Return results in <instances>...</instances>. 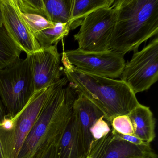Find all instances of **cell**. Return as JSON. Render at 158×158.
Listing matches in <instances>:
<instances>
[{
	"mask_svg": "<svg viewBox=\"0 0 158 158\" xmlns=\"http://www.w3.org/2000/svg\"><path fill=\"white\" fill-rule=\"evenodd\" d=\"M61 61L70 85L96 105L109 123L115 116L127 115L139 105L135 94L122 80L82 72L72 65L63 53Z\"/></svg>",
	"mask_w": 158,
	"mask_h": 158,
	"instance_id": "1",
	"label": "cell"
},
{
	"mask_svg": "<svg viewBox=\"0 0 158 158\" xmlns=\"http://www.w3.org/2000/svg\"><path fill=\"white\" fill-rule=\"evenodd\" d=\"M77 95L65 76L52 85L17 158H31L42 147L60 140L72 116Z\"/></svg>",
	"mask_w": 158,
	"mask_h": 158,
	"instance_id": "2",
	"label": "cell"
},
{
	"mask_svg": "<svg viewBox=\"0 0 158 158\" xmlns=\"http://www.w3.org/2000/svg\"><path fill=\"white\" fill-rule=\"evenodd\" d=\"M117 18L110 49L123 55L158 33V0H114Z\"/></svg>",
	"mask_w": 158,
	"mask_h": 158,
	"instance_id": "3",
	"label": "cell"
},
{
	"mask_svg": "<svg viewBox=\"0 0 158 158\" xmlns=\"http://www.w3.org/2000/svg\"><path fill=\"white\" fill-rule=\"evenodd\" d=\"M35 91L28 57L0 70V98L8 116L19 113Z\"/></svg>",
	"mask_w": 158,
	"mask_h": 158,
	"instance_id": "4",
	"label": "cell"
},
{
	"mask_svg": "<svg viewBox=\"0 0 158 158\" xmlns=\"http://www.w3.org/2000/svg\"><path fill=\"white\" fill-rule=\"evenodd\" d=\"M35 91L26 105L15 116L9 131L0 130V142L5 158H17L27 137L31 131L49 95L52 85Z\"/></svg>",
	"mask_w": 158,
	"mask_h": 158,
	"instance_id": "5",
	"label": "cell"
},
{
	"mask_svg": "<svg viewBox=\"0 0 158 158\" xmlns=\"http://www.w3.org/2000/svg\"><path fill=\"white\" fill-rule=\"evenodd\" d=\"M117 18V10L112 6L101 8L89 15L74 38L78 49L88 52L110 50V40Z\"/></svg>",
	"mask_w": 158,
	"mask_h": 158,
	"instance_id": "6",
	"label": "cell"
},
{
	"mask_svg": "<svg viewBox=\"0 0 158 158\" xmlns=\"http://www.w3.org/2000/svg\"><path fill=\"white\" fill-rule=\"evenodd\" d=\"M121 80L134 94L148 90L158 79V38L153 39L142 50L134 52L125 63Z\"/></svg>",
	"mask_w": 158,
	"mask_h": 158,
	"instance_id": "7",
	"label": "cell"
},
{
	"mask_svg": "<svg viewBox=\"0 0 158 158\" xmlns=\"http://www.w3.org/2000/svg\"><path fill=\"white\" fill-rule=\"evenodd\" d=\"M63 53L69 62L78 70L99 76L121 77L125 65L124 55L112 50L88 52L81 50L65 51Z\"/></svg>",
	"mask_w": 158,
	"mask_h": 158,
	"instance_id": "8",
	"label": "cell"
},
{
	"mask_svg": "<svg viewBox=\"0 0 158 158\" xmlns=\"http://www.w3.org/2000/svg\"><path fill=\"white\" fill-rule=\"evenodd\" d=\"M57 45L27 55L35 91L49 87L61 78L64 68L60 66V54L58 52Z\"/></svg>",
	"mask_w": 158,
	"mask_h": 158,
	"instance_id": "9",
	"label": "cell"
},
{
	"mask_svg": "<svg viewBox=\"0 0 158 158\" xmlns=\"http://www.w3.org/2000/svg\"><path fill=\"white\" fill-rule=\"evenodd\" d=\"M3 26L15 44L31 55L41 49L29 27L23 19L16 0H2Z\"/></svg>",
	"mask_w": 158,
	"mask_h": 158,
	"instance_id": "10",
	"label": "cell"
},
{
	"mask_svg": "<svg viewBox=\"0 0 158 158\" xmlns=\"http://www.w3.org/2000/svg\"><path fill=\"white\" fill-rule=\"evenodd\" d=\"M77 94L73 104V114L76 120L85 156L93 140L90 134V128L95 122L103 114L96 105L84 95L80 93Z\"/></svg>",
	"mask_w": 158,
	"mask_h": 158,
	"instance_id": "11",
	"label": "cell"
},
{
	"mask_svg": "<svg viewBox=\"0 0 158 158\" xmlns=\"http://www.w3.org/2000/svg\"><path fill=\"white\" fill-rule=\"evenodd\" d=\"M134 130V135L150 143L155 138L156 121L149 107L139 103L128 114Z\"/></svg>",
	"mask_w": 158,
	"mask_h": 158,
	"instance_id": "12",
	"label": "cell"
},
{
	"mask_svg": "<svg viewBox=\"0 0 158 158\" xmlns=\"http://www.w3.org/2000/svg\"><path fill=\"white\" fill-rule=\"evenodd\" d=\"M85 156L76 120L72 114L58 145L57 158H84Z\"/></svg>",
	"mask_w": 158,
	"mask_h": 158,
	"instance_id": "13",
	"label": "cell"
},
{
	"mask_svg": "<svg viewBox=\"0 0 158 158\" xmlns=\"http://www.w3.org/2000/svg\"><path fill=\"white\" fill-rule=\"evenodd\" d=\"M158 158L150 146H137L121 139H113L102 158Z\"/></svg>",
	"mask_w": 158,
	"mask_h": 158,
	"instance_id": "14",
	"label": "cell"
},
{
	"mask_svg": "<svg viewBox=\"0 0 158 158\" xmlns=\"http://www.w3.org/2000/svg\"><path fill=\"white\" fill-rule=\"evenodd\" d=\"M114 1V0H73L68 23L69 29L75 30L81 26L89 15L98 9L111 7Z\"/></svg>",
	"mask_w": 158,
	"mask_h": 158,
	"instance_id": "15",
	"label": "cell"
},
{
	"mask_svg": "<svg viewBox=\"0 0 158 158\" xmlns=\"http://www.w3.org/2000/svg\"><path fill=\"white\" fill-rule=\"evenodd\" d=\"M46 18L54 23H65L70 21L73 0H43Z\"/></svg>",
	"mask_w": 158,
	"mask_h": 158,
	"instance_id": "16",
	"label": "cell"
},
{
	"mask_svg": "<svg viewBox=\"0 0 158 158\" xmlns=\"http://www.w3.org/2000/svg\"><path fill=\"white\" fill-rule=\"evenodd\" d=\"M22 52L3 26L0 27V70L20 59Z\"/></svg>",
	"mask_w": 158,
	"mask_h": 158,
	"instance_id": "17",
	"label": "cell"
},
{
	"mask_svg": "<svg viewBox=\"0 0 158 158\" xmlns=\"http://www.w3.org/2000/svg\"><path fill=\"white\" fill-rule=\"evenodd\" d=\"M68 23H55L53 27L44 29L34 35L41 48L58 44L70 32Z\"/></svg>",
	"mask_w": 158,
	"mask_h": 158,
	"instance_id": "18",
	"label": "cell"
},
{
	"mask_svg": "<svg viewBox=\"0 0 158 158\" xmlns=\"http://www.w3.org/2000/svg\"><path fill=\"white\" fill-rule=\"evenodd\" d=\"M21 14L34 35L44 29L53 27L55 24L54 23L48 21L45 17L41 15L21 12Z\"/></svg>",
	"mask_w": 158,
	"mask_h": 158,
	"instance_id": "19",
	"label": "cell"
},
{
	"mask_svg": "<svg viewBox=\"0 0 158 158\" xmlns=\"http://www.w3.org/2000/svg\"><path fill=\"white\" fill-rule=\"evenodd\" d=\"M113 139L111 131L101 139L93 140L84 158H102L108 146Z\"/></svg>",
	"mask_w": 158,
	"mask_h": 158,
	"instance_id": "20",
	"label": "cell"
},
{
	"mask_svg": "<svg viewBox=\"0 0 158 158\" xmlns=\"http://www.w3.org/2000/svg\"><path fill=\"white\" fill-rule=\"evenodd\" d=\"M21 13L37 15L46 18L43 0H16Z\"/></svg>",
	"mask_w": 158,
	"mask_h": 158,
	"instance_id": "21",
	"label": "cell"
},
{
	"mask_svg": "<svg viewBox=\"0 0 158 158\" xmlns=\"http://www.w3.org/2000/svg\"><path fill=\"white\" fill-rule=\"evenodd\" d=\"M111 128L120 134L134 135V127L127 115H121L113 118L110 122Z\"/></svg>",
	"mask_w": 158,
	"mask_h": 158,
	"instance_id": "22",
	"label": "cell"
},
{
	"mask_svg": "<svg viewBox=\"0 0 158 158\" xmlns=\"http://www.w3.org/2000/svg\"><path fill=\"white\" fill-rule=\"evenodd\" d=\"M111 131V127L103 115L93 124L90 129V134L93 140H98L106 136Z\"/></svg>",
	"mask_w": 158,
	"mask_h": 158,
	"instance_id": "23",
	"label": "cell"
},
{
	"mask_svg": "<svg viewBox=\"0 0 158 158\" xmlns=\"http://www.w3.org/2000/svg\"><path fill=\"white\" fill-rule=\"evenodd\" d=\"M60 140L46 145L39 149L31 158H57Z\"/></svg>",
	"mask_w": 158,
	"mask_h": 158,
	"instance_id": "24",
	"label": "cell"
},
{
	"mask_svg": "<svg viewBox=\"0 0 158 158\" xmlns=\"http://www.w3.org/2000/svg\"><path fill=\"white\" fill-rule=\"evenodd\" d=\"M113 137L115 139H121L130 142L137 146H150V143H147L141 140L135 135H126L120 134L111 128Z\"/></svg>",
	"mask_w": 158,
	"mask_h": 158,
	"instance_id": "25",
	"label": "cell"
},
{
	"mask_svg": "<svg viewBox=\"0 0 158 158\" xmlns=\"http://www.w3.org/2000/svg\"><path fill=\"white\" fill-rule=\"evenodd\" d=\"M6 115L7 114L5 108L0 98V123L3 121Z\"/></svg>",
	"mask_w": 158,
	"mask_h": 158,
	"instance_id": "26",
	"label": "cell"
},
{
	"mask_svg": "<svg viewBox=\"0 0 158 158\" xmlns=\"http://www.w3.org/2000/svg\"><path fill=\"white\" fill-rule=\"evenodd\" d=\"M3 26V16L2 10V0H0V27Z\"/></svg>",
	"mask_w": 158,
	"mask_h": 158,
	"instance_id": "27",
	"label": "cell"
},
{
	"mask_svg": "<svg viewBox=\"0 0 158 158\" xmlns=\"http://www.w3.org/2000/svg\"><path fill=\"white\" fill-rule=\"evenodd\" d=\"M0 158H5L1 142H0Z\"/></svg>",
	"mask_w": 158,
	"mask_h": 158,
	"instance_id": "28",
	"label": "cell"
},
{
	"mask_svg": "<svg viewBox=\"0 0 158 158\" xmlns=\"http://www.w3.org/2000/svg\"></svg>",
	"mask_w": 158,
	"mask_h": 158,
	"instance_id": "29",
	"label": "cell"
}]
</instances>
